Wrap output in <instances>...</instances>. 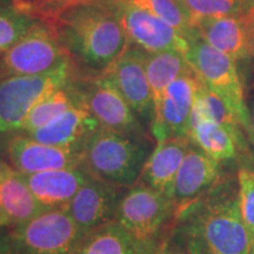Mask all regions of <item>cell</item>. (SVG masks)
<instances>
[{
  "label": "cell",
  "mask_w": 254,
  "mask_h": 254,
  "mask_svg": "<svg viewBox=\"0 0 254 254\" xmlns=\"http://www.w3.org/2000/svg\"><path fill=\"white\" fill-rule=\"evenodd\" d=\"M125 1L131 2L157 15L165 23L179 31L189 41L198 37L194 25L186 9L174 0H125Z\"/></svg>",
  "instance_id": "cell-25"
},
{
  "label": "cell",
  "mask_w": 254,
  "mask_h": 254,
  "mask_svg": "<svg viewBox=\"0 0 254 254\" xmlns=\"http://www.w3.org/2000/svg\"><path fill=\"white\" fill-rule=\"evenodd\" d=\"M43 212L21 174L6 165L0 174V226L12 231Z\"/></svg>",
  "instance_id": "cell-19"
},
{
  "label": "cell",
  "mask_w": 254,
  "mask_h": 254,
  "mask_svg": "<svg viewBox=\"0 0 254 254\" xmlns=\"http://www.w3.org/2000/svg\"><path fill=\"white\" fill-rule=\"evenodd\" d=\"M71 62L40 75L0 78V133L21 131L32 107L44 95L72 81Z\"/></svg>",
  "instance_id": "cell-6"
},
{
  "label": "cell",
  "mask_w": 254,
  "mask_h": 254,
  "mask_svg": "<svg viewBox=\"0 0 254 254\" xmlns=\"http://www.w3.org/2000/svg\"><path fill=\"white\" fill-rule=\"evenodd\" d=\"M81 238L67 209H52L11 231L9 254H74Z\"/></svg>",
  "instance_id": "cell-7"
},
{
  "label": "cell",
  "mask_w": 254,
  "mask_h": 254,
  "mask_svg": "<svg viewBox=\"0 0 254 254\" xmlns=\"http://www.w3.org/2000/svg\"><path fill=\"white\" fill-rule=\"evenodd\" d=\"M194 26L199 38L232 59H247L252 56L245 24L239 15L202 19Z\"/></svg>",
  "instance_id": "cell-20"
},
{
  "label": "cell",
  "mask_w": 254,
  "mask_h": 254,
  "mask_svg": "<svg viewBox=\"0 0 254 254\" xmlns=\"http://www.w3.org/2000/svg\"><path fill=\"white\" fill-rule=\"evenodd\" d=\"M190 144L189 138L158 141L153 152L146 159L138 182L172 199L177 173Z\"/></svg>",
  "instance_id": "cell-18"
},
{
  "label": "cell",
  "mask_w": 254,
  "mask_h": 254,
  "mask_svg": "<svg viewBox=\"0 0 254 254\" xmlns=\"http://www.w3.org/2000/svg\"><path fill=\"white\" fill-rule=\"evenodd\" d=\"M12 5V0H0V6Z\"/></svg>",
  "instance_id": "cell-32"
},
{
  "label": "cell",
  "mask_w": 254,
  "mask_h": 254,
  "mask_svg": "<svg viewBox=\"0 0 254 254\" xmlns=\"http://www.w3.org/2000/svg\"><path fill=\"white\" fill-rule=\"evenodd\" d=\"M247 254H254V241H252V244H251V247H250V251Z\"/></svg>",
  "instance_id": "cell-34"
},
{
  "label": "cell",
  "mask_w": 254,
  "mask_h": 254,
  "mask_svg": "<svg viewBox=\"0 0 254 254\" xmlns=\"http://www.w3.org/2000/svg\"><path fill=\"white\" fill-rule=\"evenodd\" d=\"M240 214L251 240L254 241V171L241 167L238 171Z\"/></svg>",
  "instance_id": "cell-27"
},
{
  "label": "cell",
  "mask_w": 254,
  "mask_h": 254,
  "mask_svg": "<svg viewBox=\"0 0 254 254\" xmlns=\"http://www.w3.org/2000/svg\"><path fill=\"white\" fill-rule=\"evenodd\" d=\"M6 165H7V163H5V161H2L1 159H0V174H1V172H2V170H4L5 168V166Z\"/></svg>",
  "instance_id": "cell-33"
},
{
  "label": "cell",
  "mask_w": 254,
  "mask_h": 254,
  "mask_svg": "<svg viewBox=\"0 0 254 254\" xmlns=\"http://www.w3.org/2000/svg\"><path fill=\"white\" fill-rule=\"evenodd\" d=\"M251 119V129H250V135L251 138H252V141L254 144V107H253V111H252V116L250 117Z\"/></svg>",
  "instance_id": "cell-31"
},
{
  "label": "cell",
  "mask_w": 254,
  "mask_h": 254,
  "mask_svg": "<svg viewBox=\"0 0 254 254\" xmlns=\"http://www.w3.org/2000/svg\"><path fill=\"white\" fill-rule=\"evenodd\" d=\"M198 82L194 71H192L178 77L166 88L152 117L151 132L155 140L189 138L190 113Z\"/></svg>",
  "instance_id": "cell-11"
},
{
  "label": "cell",
  "mask_w": 254,
  "mask_h": 254,
  "mask_svg": "<svg viewBox=\"0 0 254 254\" xmlns=\"http://www.w3.org/2000/svg\"><path fill=\"white\" fill-rule=\"evenodd\" d=\"M69 62L55 28L38 21L0 58V71L6 75H40Z\"/></svg>",
  "instance_id": "cell-8"
},
{
  "label": "cell",
  "mask_w": 254,
  "mask_h": 254,
  "mask_svg": "<svg viewBox=\"0 0 254 254\" xmlns=\"http://www.w3.org/2000/svg\"><path fill=\"white\" fill-rule=\"evenodd\" d=\"M145 56L146 51L136 46H127L122 55L104 69L101 77L119 91L135 113L152 119L153 97L146 74Z\"/></svg>",
  "instance_id": "cell-12"
},
{
  "label": "cell",
  "mask_w": 254,
  "mask_h": 254,
  "mask_svg": "<svg viewBox=\"0 0 254 254\" xmlns=\"http://www.w3.org/2000/svg\"><path fill=\"white\" fill-rule=\"evenodd\" d=\"M82 103V98L75 82L69 81L65 86L57 88L44 95L32 107L21 128V133H30L45 126L68 109Z\"/></svg>",
  "instance_id": "cell-24"
},
{
  "label": "cell",
  "mask_w": 254,
  "mask_h": 254,
  "mask_svg": "<svg viewBox=\"0 0 254 254\" xmlns=\"http://www.w3.org/2000/svg\"><path fill=\"white\" fill-rule=\"evenodd\" d=\"M123 190L92 177L78 190L66 209L82 237L114 220Z\"/></svg>",
  "instance_id": "cell-14"
},
{
  "label": "cell",
  "mask_w": 254,
  "mask_h": 254,
  "mask_svg": "<svg viewBox=\"0 0 254 254\" xmlns=\"http://www.w3.org/2000/svg\"><path fill=\"white\" fill-rule=\"evenodd\" d=\"M241 18H243L244 24H245L246 27L251 53H252V56H254V8L251 9L250 12H247V13L245 15H243Z\"/></svg>",
  "instance_id": "cell-29"
},
{
  "label": "cell",
  "mask_w": 254,
  "mask_h": 254,
  "mask_svg": "<svg viewBox=\"0 0 254 254\" xmlns=\"http://www.w3.org/2000/svg\"><path fill=\"white\" fill-rule=\"evenodd\" d=\"M185 57L196 78L228 105L239 119L241 126L250 134L251 119L244 99V88L237 71L236 60L199 37L190 40Z\"/></svg>",
  "instance_id": "cell-5"
},
{
  "label": "cell",
  "mask_w": 254,
  "mask_h": 254,
  "mask_svg": "<svg viewBox=\"0 0 254 254\" xmlns=\"http://www.w3.org/2000/svg\"><path fill=\"white\" fill-rule=\"evenodd\" d=\"M174 227L202 254H247L252 240L240 214L238 178H222L207 194L178 212Z\"/></svg>",
  "instance_id": "cell-1"
},
{
  "label": "cell",
  "mask_w": 254,
  "mask_h": 254,
  "mask_svg": "<svg viewBox=\"0 0 254 254\" xmlns=\"http://www.w3.org/2000/svg\"><path fill=\"white\" fill-rule=\"evenodd\" d=\"M82 103L99 125L134 140L145 142L146 132L125 98L104 77L75 82Z\"/></svg>",
  "instance_id": "cell-9"
},
{
  "label": "cell",
  "mask_w": 254,
  "mask_h": 254,
  "mask_svg": "<svg viewBox=\"0 0 254 254\" xmlns=\"http://www.w3.org/2000/svg\"><path fill=\"white\" fill-rule=\"evenodd\" d=\"M159 254H202L196 245L182 233L176 227H173L170 237L165 241L163 249Z\"/></svg>",
  "instance_id": "cell-28"
},
{
  "label": "cell",
  "mask_w": 254,
  "mask_h": 254,
  "mask_svg": "<svg viewBox=\"0 0 254 254\" xmlns=\"http://www.w3.org/2000/svg\"><path fill=\"white\" fill-rule=\"evenodd\" d=\"M220 163L190 144L173 187L176 214L202 198L221 182Z\"/></svg>",
  "instance_id": "cell-15"
},
{
  "label": "cell",
  "mask_w": 254,
  "mask_h": 254,
  "mask_svg": "<svg viewBox=\"0 0 254 254\" xmlns=\"http://www.w3.org/2000/svg\"><path fill=\"white\" fill-rule=\"evenodd\" d=\"M74 254H145L116 220L81 238Z\"/></svg>",
  "instance_id": "cell-23"
},
{
  "label": "cell",
  "mask_w": 254,
  "mask_h": 254,
  "mask_svg": "<svg viewBox=\"0 0 254 254\" xmlns=\"http://www.w3.org/2000/svg\"><path fill=\"white\" fill-rule=\"evenodd\" d=\"M118 17L127 40L148 53L178 51L185 55L190 41L157 15L125 0H105Z\"/></svg>",
  "instance_id": "cell-10"
},
{
  "label": "cell",
  "mask_w": 254,
  "mask_h": 254,
  "mask_svg": "<svg viewBox=\"0 0 254 254\" xmlns=\"http://www.w3.org/2000/svg\"><path fill=\"white\" fill-rule=\"evenodd\" d=\"M114 220L145 254H159L176 224V208L172 199L136 182L123 190Z\"/></svg>",
  "instance_id": "cell-3"
},
{
  "label": "cell",
  "mask_w": 254,
  "mask_h": 254,
  "mask_svg": "<svg viewBox=\"0 0 254 254\" xmlns=\"http://www.w3.org/2000/svg\"><path fill=\"white\" fill-rule=\"evenodd\" d=\"M0 150H1V141H0Z\"/></svg>",
  "instance_id": "cell-36"
},
{
  "label": "cell",
  "mask_w": 254,
  "mask_h": 254,
  "mask_svg": "<svg viewBox=\"0 0 254 254\" xmlns=\"http://www.w3.org/2000/svg\"><path fill=\"white\" fill-rule=\"evenodd\" d=\"M11 247V231L0 226V254H9Z\"/></svg>",
  "instance_id": "cell-30"
},
{
  "label": "cell",
  "mask_w": 254,
  "mask_h": 254,
  "mask_svg": "<svg viewBox=\"0 0 254 254\" xmlns=\"http://www.w3.org/2000/svg\"><path fill=\"white\" fill-rule=\"evenodd\" d=\"M145 68L153 97V112L160 104L171 82L180 75L193 71L187 63L185 55L178 51L146 52Z\"/></svg>",
  "instance_id": "cell-21"
},
{
  "label": "cell",
  "mask_w": 254,
  "mask_h": 254,
  "mask_svg": "<svg viewBox=\"0 0 254 254\" xmlns=\"http://www.w3.org/2000/svg\"><path fill=\"white\" fill-rule=\"evenodd\" d=\"M189 139L193 145L219 163L236 158L238 147L243 146V139L227 127L211 120H202L190 126Z\"/></svg>",
  "instance_id": "cell-22"
},
{
  "label": "cell",
  "mask_w": 254,
  "mask_h": 254,
  "mask_svg": "<svg viewBox=\"0 0 254 254\" xmlns=\"http://www.w3.org/2000/svg\"><path fill=\"white\" fill-rule=\"evenodd\" d=\"M99 126L97 119L81 103L62 113L45 126L26 133V135L41 144L81 150L85 140Z\"/></svg>",
  "instance_id": "cell-17"
},
{
  "label": "cell",
  "mask_w": 254,
  "mask_h": 254,
  "mask_svg": "<svg viewBox=\"0 0 254 254\" xmlns=\"http://www.w3.org/2000/svg\"><path fill=\"white\" fill-rule=\"evenodd\" d=\"M147 148L134 140L99 126L81 148V167L94 179L128 189L140 178Z\"/></svg>",
  "instance_id": "cell-4"
},
{
  "label": "cell",
  "mask_w": 254,
  "mask_h": 254,
  "mask_svg": "<svg viewBox=\"0 0 254 254\" xmlns=\"http://www.w3.org/2000/svg\"><path fill=\"white\" fill-rule=\"evenodd\" d=\"M21 177L44 212L67 207L73 196L91 178L82 167L21 174Z\"/></svg>",
  "instance_id": "cell-16"
},
{
  "label": "cell",
  "mask_w": 254,
  "mask_h": 254,
  "mask_svg": "<svg viewBox=\"0 0 254 254\" xmlns=\"http://www.w3.org/2000/svg\"><path fill=\"white\" fill-rule=\"evenodd\" d=\"M38 21L40 20L18 11L12 5L0 6V56L18 43Z\"/></svg>",
  "instance_id": "cell-26"
},
{
  "label": "cell",
  "mask_w": 254,
  "mask_h": 254,
  "mask_svg": "<svg viewBox=\"0 0 254 254\" xmlns=\"http://www.w3.org/2000/svg\"><path fill=\"white\" fill-rule=\"evenodd\" d=\"M6 154L8 164L21 174L81 167V150L41 144L24 133L9 136Z\"/></svg>",
  "instance_id": "cell-13"
},
{
  "label": "cell",
  "mask_w": 254,
  "mask_h": 254,
  "mask_svg": "<svg viewBox=\"0 0 254 254\" xmlns=\"http://www.w3.org/2000/svg\"><path fill=\"white\" fill-rule=\"evenodd\" d=\"M52 27L68 55L93 69H106L128 46L118 17L105 0L71 6Z\"/></svg>",
  "instance_id": "cell-2"
},
{
  "label": "cell",
  "mask_w": 254,
  "mask_h": 254,
  "mask_svg": "<svg viewBox=\"0 0 254 254\" xmlns=\"http://www.w3.org/2000/svg\"><path fill=\"white\" fill-rule=\"evenodd\" d=\"M174 1H177L178 4H179V5H182L183 7L185 8V6H184V2H185V0H174ZM186 12H187V11H186Z\"/></svg>",
  "instance_id": "cell-35"
}]
</instances>
